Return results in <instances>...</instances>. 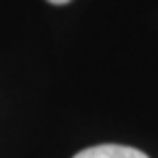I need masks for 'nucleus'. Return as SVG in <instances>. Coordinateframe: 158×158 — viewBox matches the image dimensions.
I'll return each mask as SVG.
<instances>
[{
	"instance_id": "f257e3e1",
	"label": "nucleus",
	"mask_w": 158,
	"mask_h": 158,
	"mask_svg": "<svg viewBox=\"0 0 158 158\" xmlns=\"http://www.w3.org/2000/svg\"><path fill=\"white\" fill-rule=\"evenodd\" d=\"M73 158H149V156L143 154L141 149H134V147H127V145L106 143V145H94V147L81 149Z\"/></svg>"
},
{
	"instance_id": "f03ea898",
	"label": "nucleus",
	"mask_w": 158,
	"mask_h": 158,
	"mask_svg": "<svg viewBox=\"0 0 158 158\" xmlns=\"http://www.w3.org/2000/svg\"><path fill=\"white\" fill-rule=\"evenodd\" d=\"M48 2H53V5H66V2H70V0H48Z\"/></svg>"
}]
</instances>
